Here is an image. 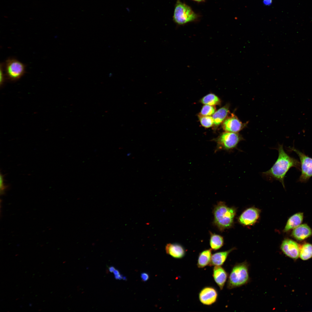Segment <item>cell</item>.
<instances>
[{
    "mask_svg": "<svg viewBox=\"0 0 312 312\" xmlns=\"http://www.w3.org/2000/svg\"><path fill=\"white\" fill-rule=\"evenodd\" d=\"M277 150L278 156L276 161L270 169L263 174L266 177L279 181L285 188L284 180L287 172L293 167L300 170V163L285 151L283 145H279Z\"/></svg>",
    "mask_w": 312,
    "mask_h": 312,
    "instance_id": "obj_1",
    "label": "cell"
},
{
    "mask_svg": "<svg viewBox=\"0 0 312 312\" xmlns=\"http://www.w3.org/2000/svg\"><path fill=\"white\" fill-rule=\"evenodd\" d=\"M236 213V209L229 207L224 202H218L213 210V224L221 231L232 226Z\"/></svg>",
    "mask_w": 312,
    "mask_h": 312,
    "instance_id": "obj_2",
    "label": "cell"
},
{
    "mask_svg": "<svg viewBox=\"0 0 312 312\" xmlns=\"http://www.w3.org/2000/svg\"><path fill=\"white\" fill-rule=\"evenodd\" d=\"M249 280L248 267L246 262L238 263L232 269L227 282L229 289L239 287L246 284Z\"/></svg>",
    "mask_w": 312,
    "mask_h": 312,
    "instance_id": "obj_3",
    "label": "cell"
},
{
    "mask_svg": "<svg viewBox=\"0 0 312 312\" xmlns=\"http://www.w3.org/2000/svg\"><path fill=\"white\" fill-rule=\"evenodd\" d=\"M198 17L190 6L180 0H177L172 17L175 23L178 25H183L196 21Z\"/></svg>",
    "mask_w": 312,
    "mask_h": 312,
    "instance_id": "obj_4",
    "label": "cell"
},
{
    "mask_svg": "<svg viewBox=\"0 0 312 312\" xmlns=\"http://www.w3.org/2000/svg\"><path fill=\"white\" fill-rule=\"evenodd\" d=\"M289 151H294L298 155L300 161L301 174L298 181L307 182L312 177V158L295 148L294 146L289 148Z\"/></svg>",
    "mask_w": 312,
    "mask_h": 312,
    "instance_id": "obj_5",
    "label": "cell"
},
{
    "mask_svg": "<svg viewBox=\"0 0 312 312\" xmlns=\"http://www.w3.org/2000/svg\"><path fill=\"white\" fill-rule=\"evenodd\" d=\"M4 65L5 77L11 81L18 80L25 73V65L16 59L9 58Z\"/></svg>",
    "mask_w": 312,
    "mask_h": 312,
    "instance_id": "obj_6",
    "label": "cell"
},
{
    "mask_svg": "<svg viewBox=\"0 0 312 312\" xmlns=\"http://www.w3.org/2000/svg\"><path fill=\"white\" fill-rule=\"evenodd\" d=\"M243 140L242 137L238 133L226 131L222 133L217 139V148L226 150L233 149Z\"/></svg>",
    "mask_w": 312,
    "mask_h": 312,
    "instance_id": "obj_7",
    "label": "cell"
},
{
    "mask_svg": "<svg viewBox=\"0 0 312 312\" xmlns=\"http://www.w3.org/2000/svg\"><path fill=\"white\" fill-rule=\"evenodd\" d=\"M281 249L287 257L293 259H297L299 256L300 247L296 242L290 239H286L282 242Z\"/></svg>",
    "mask_w": 312,
    "mask_h": 312,
    "instance_id": "obj_8",
    "label": "cell"
},
{
    "mask_svg": "<svg viewBox=\"0 0 312 312\" xmlns=\"http://www.w3.org/2000/svg\"><path fill=\"white\" fill-rule=\"evenodd\" d=\"M218 293L216 290L211 287H206L203 288L199 294V299L203 304L210 305L216 301Z\"/></svg>",
    "mask_w": 312,
    "mask_h": 312,
    "instance_id": "obj_9",
    "label": "cell"
},
{
    "mask_svg": "<svg viewBox=\"0 0 312 312\" xmlns=\"http://www.w3.org/2000/svg\"><path fill=\"white\" fill-rule=\"evenodd\" d=\"M245 123H243L233 114L225 120L222 127L223 129L227 132L238 133L245 126Z\"/></svg>",
    "mask_w": 312,
    "mask_h": 312,
    "instance_id": "obj_10",
    "label": "cell"
},
{
    "mask_svg": "<svg viewBox=\"0 0 312 312\" xmlns=\"http://www.w3.org/2000/svg\"><path fill=\"white\" fill-rule=\"evenodd\" d=\"M260 210L256 208L251 207L244 211L239 218V221L242 224L250 225L254 224L258 219Z\"/></svg>",
    "mask_w": 312,
    "mask_h": 312,
    "instance_id": "obj_11",
    "label": "cell"
},
{
    "mask_svg": "<svg viewBox=\"0 0 312 312\" xmlns=\"http://www.w3.org/2000/svg\"><path fill=\"white\" fill-rule=\"evenodd\" d=\"M213 276L220 290H222L226 282L227 273L221 266H215L213 269Z\"/></svg>",
    "mask_w": 312,
    "mask_h": 312,
    "instance_id": "obj_12",
    "label": "cell"
},
{
    "mask_svg": "<svg viewBox=\"0 0 312 312\" xmlns=\"http://www.w3.org/2000/svg\"><path fill=\"white\" fill-rule=\"evenodd\" d=\"M292 235L296 240L302 241L311 236L312 235V230L307 224H300L294 229Z\"/></svg>",
    "mask_w": 312,
    "mask_h": 312,
    "instance_id": "obj_13",
    "label": "cell"
},
{
    "mask_svg": "<svg viewBox=\"0 0 312 312\" xmlns=\"http://www.w3.org/2000/svg\"><path fill=\"white\" fill-rule=\"evenodd\" d=\"M167 254L174 258L180 259L183 258L185 254V250L181 245L177 243H168L165 247Z\"/></svg>",
    "mask_w": 312,
    "mask_h": 312,
    "instance_id": "obj_14",
    "label": "cell"
},
{
    "mask_svg": "<svg viewBox=\"0 0 312 312\" xmlns=\"http://www.w3.org/2000/svg\"><path fill=\"white\" fill-rule=\"evenodd\" d=\"M235 249V248H233L227 251L214 253L212 255L209 265H222L226 261L229 253Z\"/></svg>",
    "mask_w": 312,
    "mask_h": 312,
    "instance_id": "obj_15",
    "label": "cell"
},
{
    "mask_svg": "<svg viewBox=\"0 0 312 312\" xmlns=\"http://www.w3.org/2000/svg\"><path fill=\"white\" fill-rule=\"evenodd\" d=\"M303 218L302 213H298L291 216L287 221L284 229L285 232L294 229L302 223Z\"/></svg>",
    "mask_w": 312,
    "mask_h": 312,
    "instance_id": "obj_16",
    "label": "cell"
},
{
    "mask_svg": "<svg viewBox=\"0 0 312 312\" xmlns=\"http://www.w3.org/2000/svg\"><path fill=\"white\" fill-rule=\"evenodd\" d=\"M211 256V249L205 250L200 252L197 260V265L198 267L202 268L209 265Z\"/></svg>",
    "mask_w": 312,
    "mask_h": 312,
    "instance_id": "obj_17",
    "label": "cell"
},
{
    "mask_svg": "<svg viewBox=\"0 0 312 312\" xmlns=\"http://www.w3.org/2000/svg\"><path fill=\"white\" fill-rule=\"evenodd\" d=\"M229 112V107L227 106L223 107L215 112L212 115L214 124L216 126L219 125L227 116Z\"/></svg>",
    "mask_w": 312,
    "mask_h": 312,
    "instance_id": "obj_18",
    "label": "cell"
},
{
    "mask_svg": "<svg viewBox=\"0 0 312 312\" xmlns=\"http://www.w3.org/2000/svg\"><path fill=\"white\" fill-rule=\"evenodd\" d=\"M210 245L211 249L216 250L221 248L224 244V239L221 235L209 232Z\"/></svg>",
    "mask_w": 312,
    "mask_h": 312,
    "instance_id": "obj_19",
    "label": "cell"
},
{
    "mask_svg": "<svg viewBox=\"0 0 312 312\" xmlns=\"http://www.w3.org/2000/svg\"><path fill=\"white\" fill-rule=\"evenodd\" d=\"M299 257L301 259L306 260L312 257V245L309 243L303 244L300 248Z\"/></svg>",
    "mask_w": 312,
    "mask_h": 312,
    "instance_id": "obj_20",
    "label": "cell"
},
{
    "mask_svg": "<svg viewBox=\"0 0 312 312\" xmlns=\"http://www.w3.org/2000/svg\"><path fill=\"white\" fill-rule=\"evenodd\" d=\"M203 104L211 106L219 104L220 101L219 98L213 94H209L203 97L201 99Z\"/></svg>",
    "mask_w": 312,
    "mask_h": 312,
    "instance_id": "obj_21",
    "label": "cell"
},
{
    "mask_svg": "<svg viewBox=\"0 0 312 312\" xmlns=\"http://www.w3.org/2000/svg\"><path fill=\"white\" fill-rule=\"evenodd\" d=\"M199 118L202 125L205 128L211 127L214 124V120L212 116L199 115Z\"/></svg>",
    "mask_w": 312,
    "mask_h": 312,
    "instance_id": "obj_22",
    "label": "cell"
},
{
    "mask_svg": "<svg viewBox=\"0 0 312 312\" xmlns=\"http://www.w3.org/2000/svg\"><path fill=\"white\" fill-rule=\"evenodd\" d=\"M216 108L213 106L205 105L202 107L200 115L205 116H211L215 112Z\"/></svg>",
    "mask_w": 312,
    "mask_h": 312,
    "instance_id": "obj_23",
    "label": "cell"
},
{
    "mask_svg": "<svg viewBox=\"0 0 312 312\" xmlns=\"http://www.w3.org/2000/svg\"><path fill=\"white\" fill-rule=\"evenodd\" d=\"M4 175H3L1 173H0V193L3 195L4 193L5 190L8 187L7 185H5L4 182Z\"/></svg>",
    "mask_w": 312,
    "mask_h": 312,
    "instance_id": "obj_24",
    "label": "cell"
},
{
    "mask_svg": "<svg viewBox=\"0 0 312 312\" xmlns=\"http://www.w3.org/2000/svg\"><path fill=\"white\" fill-rule=\"evenodd\" d=\"M3 64H1L0 70V83L1 86L3 84L5 81V77H6L4 70Z\"/></svg>",
    "mask_w": 312,
    "mask_h": 312,
    "instance_id": "obj_25",
    "label": "cell"
},
{
    "mask_svg": "<svg viewBox=\"0 0 312 312\" xmlns=\"http://www.w3.org/2000/svg\"><path fill=\"white\" fill-rule=\"evenodd\" d=\"M141 278L143 281L145 282L147 281L149 279V276L148 274L144 272L141 274Z\"/></svg>",
    "mask_w": 312,
    "mask_h": 312,
    "instance_id": "obj_26",
    "label": "cell"
},
{
    "mask_svg": "<svg viewBox=\"0 0 312 312\" xmlns=\"http://www.w3.org/2000/svg\"><path fill=\"white\" fill-rule=\"evenodd\" d=\"M272 2V0H263V3L264 5L266 6L270 5Z\"/></svg>",
    "mask_w": 312,
    "mask_h": 312,
    "instance_id": "obj_27",
    "label": "cell"
},
{
    "mask_svg": "<svg viewBox=\"0 0 312 312\" xmlns=\"http://www.w3.org/2000/svg\"><path fill=\"white\" fill-rule=\"evenodd\" d=\"M115 269V268L113 266H111L109 268V272L111 273L113 272Z\"/></svg>",
    "mask_w": 312,
    "mask_h": 312,
    "instance_id": "obj_28",
    "label": "cell"
},
{
    "mask_svg": "<svg viewBox=\"0 0 312 312\" xmlns=\"http://www.w3.org/2000/svg\"><path fill=\"white\" fill-rule=\"evenodd\" d=\"M113 273H114V276L118 275L120 274L119 271L116 269L115 270Z\"/></svg>",
    "mask_w": 312,
    "mask_h": 312,
    "instance_id": "obj_29",
    "label": "cell"
},
{
    "mask_svg": "<svg viewBox=\"0 0 312 312\" xmlns=\"http://www.w3.org/2000/svg\"><path fill=\"white\" fill-rule=\"evenodd\" d=\"M192 0L194 1H196V2H203L204 1H205V0Z\"/></svg>",
    "mask_w": 312,
    "mask_h": 312,
    "instance_id": "obj_30",
    "label": "cell"
}]
</instances>
